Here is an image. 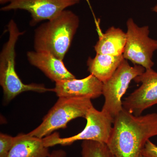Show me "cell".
<instances>
[{
    "instance_id": "obj_11",
    "label": "cell",
    "mask_w": 157,
    "mask_h": 157,
    "mask_svg": "<svg viewBox=\"0 0 157 157\" xmlns=\"http://www.w3.org/2000/svg\"><path fill=\"white\" fill-rule=\"evenodd\" d=\"M27 57L31 65L42 71L52 81L73 79L76 77L65 67L62 60L52 54L44 51H29Z\"/></svg>"
},
{
    "instance_id": "obj_19",
    "label": "cell",
    "mask_w": 157,
    "mask_h": 157,
    "mask_svg": "<svg viewBox=\"0 0 157 157\" xmlns=\"http://www.w3.org/2000/svg\"><path fill=\"white\" fill-rule=\"evenodd\" d=\"M152 11H153V12L157 13V4L152 9Z\"/></svg>"
},
{
    "instance_id": "obj_1",
    "label": "cell",
    "mask_w": 157,
    "mask_h": 157,
    "mask_svg": "<svg viewBox=\"0 0 157 157\" xmlns=\"http://www.w3.org/2000/svg\"><path fill=\"white\" fill-rule=\"evenodd\" d=\"M157 135V113L134 115L123 108L114 118L107 145L115 157H139L150 138Z\"/></svg>"
},
{
    "instance_id": "obj_18",
    "label": "cell",
    "mask_w": 157,
    "mask_h": 157,
    "mask_svg": "<svg viewBox=\"0 0 157 157\" xmlns=\"http://www.w3.org/2000/svg\"><path fill=\"white\" fill-rule=\"evenodd\" d=\"M67 155V152L64 150L58 149L53 151L48 157H66Z\"/></svg>"
},
{
    "instance_id": "obj_16",
    "label": "cell",
    "mask_w": 157,
    "mask_h": 157,
    "mask_svg": "<svg viewBox=\"0 0 157 157\" xmlns=\"http://www.w3.org/2000/svg\"><path fill=\"white\" fill-rule=\"evenodd\" d=\"M14 140V137L2 133L0 134V157H8Z\"/></svg>"
},
{
    "instance_id": "obj_12",
    "label": "cell",
    "mask_w": 157,
    "mask_h": 157,
    "mask_svg": "<svg viewBox=\"0 0 157 157\" xmlns=\"http://www.w3.org/2000/svg\"><path fill=\"white\" fill-rule=\"evenodd\" d=\"M50 154L43 138L31 136L28 133H21L14 137L8 157H48Z\"/></svg>"
},
{
    "instance_id": "obj_2",
    "label": "cell",
    "mask_w": 157,
    "mask_h": 157,
    "mask_svg": "<svg viewBox=\"0 0 157 157\" xmlns=\"http://www.w3.org/2000/svg\"><path fill=\"white\" fill-rule=\"evenodd\" d=\"M79 24V17L73 11H62L36 30L34 40L35 51L47 52L63 60Z\"/></svg>"
},
{
    "instance_id": "obj_6",
    "label": "cell",
    "mask_w": 157,
    "mask_h": 157,
    "mask_svg": "<svg viewBox=\"0 0 157 157\" xmlns=\"http://www.w3.org/2000/svg\"><path fill=\"white\" fill-rule=\"evenodd\" d=\"M139 65L131 66L124 59L112 76L103 82L102 95L105 101L102 110L114 118L123 109V97L132 80L145 71Z\"/></svg>"
},
{
    "instance_id": "obj_9",
    "label": "cell",
    "mask_w": 157,
    "mask_h": 157,
    "mask_svg": "<svg viewBox=\"0 0 157 157\" xmlns=\"http://www.w3.org/2000/svg\"><path fill=\"white\" fill-rule=\"evenodd\" d=\"M134 80L141 85L123 101V106L134 115L139 116L145 109L157 104V72L152 68L145 70Z\"/></svg>"
},
{
    "instance_id": "obj_13",
    "label": "cell",
    "mask_w": 157,
    "mask_h": 157,
    "mask_svg": "<svg viewBox=\"0 0 157 157\" xmlns=\"http://www.w3.org/2000/svg\"><path fill=\"white\" fill-rule=\"evenodd\" d=\"M126 42V33L112 26L104 33L100 34L94 48L97 54L120 56L123 54Z\"/></svg>"
},
{
    "instance_id": "obj_21",
    "label": "cell",
    "mask_w": 157,
    "mask_h": 157,
    "mask_svg": "<svg viewBox=\"0 0 157 157\" xmlns=\"http://www.w3.org/2000/svg\"><path fill=\"white\" fill-rule=\"evenodd\" d=\"M145 157L143 155H142L141 154L140 155V157Z\"/></svg>"
},
{
    "instance_id": "obj_10",
    "label": "cell",
    "mask_w": 157,
    "mask_h": 157,
    "mask_svg": "<svg viewBox=\"0 0 157 157\" xmlns=\"http://www.w3.org/2000/svg\"><path fill=\"white\" fill-rule=\"evenodd\" d=\"M53 92L59 98L96 99L102 95L103 82L90 74L82 79H67L55 82Z\"/></svg>"
},
{
    "instance_id": "obj_7",
    "label": "cell",
    "mask_w": 157,
    "mask_h": 157,
    "mask_svg": "<svg viewBox=\"0 0 157 157\" xmlns=\"http://www.w3.org/2000/svg\"><path fill=\"white\" fill-rule=\"evenodd\" d=\"M127 42L124 58L134 65L142 66L145 70L152 69L154 63L153 56L157 50V40L149 37L148 26L140 27L132 18L127 21Z\"/></svg>"
},
{
    "instance_id": "obj_3",
    "label": "cell",
    "mask_w": 157,
    "mask_h": 157,
    "mask_svg": "<svg viewBox=\"0 0 157 157\" xmlns=\"http://www.w3.org/2000/svg\"><path fill=\"white\" fill-rule=\"evenodd\" d=\"M9 37L3 46L0 54V85L2 88L4 100L9 102L21 93L27 91L42 93L53 91V89L47 88L42 84L23 83L15 70V46L21 32L13 19L8 25Z\"/></svg>"
},
{
    "instance_id": "obj_5",
    "label": "cell",
    "mask_w": 157,
    "mask_h": 157,
    "mask_svg": "<svg viewBox=\"0 0 157 157\" xmlns=\"http://www.w3.org/2000/svg\"><path fill=\"white\" fill-rule=\"evenodd\" d=\"M85 118L86 124L84 129L77 135L61 138L58 133H53L43 138L46 147L61 145L67 146L78 140H93L108 143L112 133L114 119L111 116L103 110L99 111L93 107L88 111Z\"/></svg>"
},
{
    "instance_id": "obj_20",
    "label": "cell",
    "mask_w": 157,
    "mask_h": 157,
    "mask_svg": "<svg viewBox=\"0 0 157 157\" xmlns=\"http://www.w3.org/2000/svg\"><path fill=\"white\" fill-rule=\"evenodd\" d=\"M109 157H115L111 153H110V155H109Z\"/></svg>"
},
{
    "instance_id": "obj_17",
    "label": "cell",
    "mask_w": 157,
    "mask_h": 157,
    "mask_svg": "<svg viewBox=\"0 0 157 157\" xmlns=\"http://www.w3.org/2000/svg\"><path fill=\"white\" fill-rule=\"evenodd\" d=\"M141 155L145 157H157V145L147 140L141 152Z\"/></svg>"
},
{
    "instance_id": "obj_15",
    "label": "cell",
    "mask_w": 157,
    "mask_h": 157,
    "mask_svg": "<svg viewBox=\"0 0 157 157\" xmlns=\"http://www.w3.org/2000/svg\"><path fill=\"white\" fill-rule=\"evenodd\" d=\"M82 157H109L110 151L106 144L83 140L81 144Z\"/></svg>"
},
{
    "instance_id": "obj_4",
    "label": "cell",
    "mask_w": 157,
    "mask_h": 157,
    "mask_svg": "<svg viewBox=\"0 0 157 157\" xmlns=\"http://www.w3.org/2000/svg\"><path fill=\"white\" fill-rule=\"evenodd\" d=\"M91 99L86 98H59L56 104L43 118L42 123L28 133L43 138L59 129L65 128L73 120L85 118L93 107Z\"/></svg>"
},
{
    "instance_id": "obj_14",
    "label": "cell",
    "mask_w": 157,
    "mask_h": 157,
    "mask_svg": "<svg viewBox=\"0 0 157 157\" xmlns=\"http://www.w3.org/2000/svg\"><path fill=\"white\" fill-rule=\"evenodd\" d=\"M124 59L123 56H113L97 54L94 57L88 59V70L102 82L111 77Z\"/></svg>"
},
{
    "instance_id": "obj_8",
    "label": "cell",
    "mask_w": 157,
    "mask_h": 157,
    "mask_svg": "<svg viewBox=\"0 0 157 157\" xmlns=\"http://www.w3.org/2000/svg\"><path fill=\"white\" fill-rule=\"evenodd\" d=\"M81 0H1V4L9 2L1 8L2 11L25 10L30 13V25H35L43 20L51 19L68 7Z\"/></svg>"
}]
</instances>
